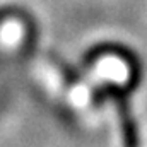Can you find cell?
<instances>
[{"instance_id":"6da1fadb","label":"cell","mask_w":147,"mask_h":147,"mask_svg":"<svg viewBox=\"0 0 147 147\" xmlns=\"http://www.w3.org/2000/svg\"><path fill=\"white\" fill-rule=\"evenodd\" d=\"M115 98L118 99V111H120V118H121V130H123V140L125 147H139V135H137V127L130 116V111L127 106V99H125V92H121L120 89H113Z\"/></svg>"}]
</instances>
